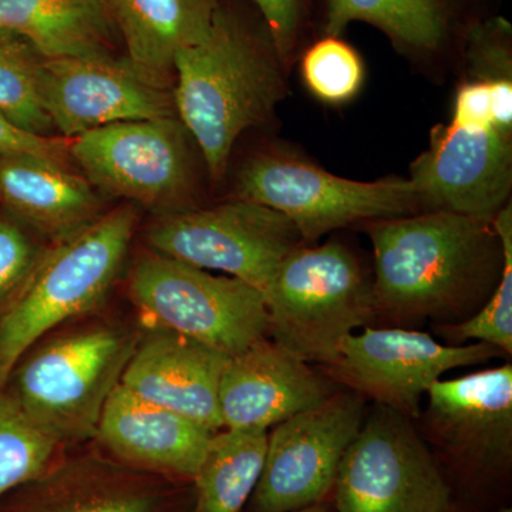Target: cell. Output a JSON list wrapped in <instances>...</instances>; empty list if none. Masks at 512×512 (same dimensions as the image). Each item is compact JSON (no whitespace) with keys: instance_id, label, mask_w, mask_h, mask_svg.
I'll list each match as a JSON object with an SVG mask.
<instances>
[{"instance_id":"1","label":"cell","mask_w":512,"mask_h":512,"mask_svg":"<svg viewBox=\"0 0 512 512\" xmlns=\"http://www.w3.org/2000/svg\"><path fill=\"white\" fill-rule=\"evenodd\" d=\"M363 225L375 255L376 326L457 325L497 289L503 248L493 221L431 211Z\"/></svg>"},{"instance_id":"2","label":"cell","mask_w":512,"mask_h":512,"mask_svg":"<svg viewBox=\"0 0 512 512\" xmlns=\"http://www.w3.org/2000/svg\"><path fill=\"white\" fill-rule=\"evenodd\" d=\"M269 32L220 5L207 35L174 60L175 114L200 147L214 183L227 173L239 136L265 123L286 87Z\"/></svg>"},{"instance_id":"3","label":"cell","mask_w":512,"mask_h":512,"mask_svg":"<svg viewBox=\"0 0 512 512\" xmlns=\"http://www.w3.org/2000/svg\"><path fill=\"white\" fill-rule=\"evenodd\" d=\"M414 420L450 491V512L512 507V365L440 379Z\"/></svg>"},{"instance_id":"4","label":"cell","mask_w":512,"mask_h":512,"mask_svg":"<svg viewBox=\"0 0 512 512\" xmlns=\"http://www.w3.org/2000/svg\"><path fill=\"white\" fill-rule=\"evenodd\" d=\"M136 224L133 205L114 208L43 252L0 315V389L39 340L103 301L123 266Z\"/></svg>"},{"instance_id":"5","label":"cell","mask_w":512,"mask_h":512,"mask_svg":"<svg viewBox=\"0 0 512 512\" xmlns=\"http://www.w3.org/2000/svg\"><path fill=\"white\" fill-rule=\"evenodd\" d=\"M136 345L133 333L106 322L55 330L19 360L10 393L60 446L93 439Z\"/></svg>"},{"instance_id":"6","label":"cell","mask_w":512,"mask_h":512,"mask_svg":"<svg viewBox=\"0 0 512 512\" xmlns=\"http://www.w3.org/2000/svg\"><path fill=\"white\" fill-rule=\"evenodd\" d=\"M264 298L268 338L313 366L328 365L343 339L376 326L372 282L355 254L335 241L286 256Z\"/></svg>"},{"instance_id":"7","label":"cell","mask_w":512,"mask_h":512,"mask_svg":"<svg viewBox=\"0 0 512 512\" xmlns=\"http://www.w3.org/2000/svg\"><path fill=\"white\" fill-rule=\"evenodd\" d=\"M237 198L284 215L306 245L335 229L420 211L410 180H346L281 153L256 154L242 165Z\"/></svg>"},{"instance_id":"8","label":"cell","mask_w":512,"mask_h":512,"mask_svg":"<svg viewBox=\"0 0 512 512\" xmlns=\"http://www.w3.org/2000/svg\"><path fill=\"white\" fill-rule=\"evenodd\" d=\"M130 292L158 328L198 340L229 357L268 338L264 295L231 276L151 252L134 265Z\"/></svg>"},{"instance_id":"9","label":"cell","mask_w":512,"mask_h":512,"mask_svg":"<svg viewBox=\"0 0 512 512\" xmlns=\"http://www.w3.org/2000/svg\"><path fill=\"white\" fill-rule=\"evenodd\" d=\"M332 503L335 512H450V491L414 420L369 403Z\"/></svg>"},{"instance_id":"10","label":"cell","mask_w":512,"mask_h":512,"mask_svg":"<svg viewBox=\"0 0 512 512\" xmlns=\"http://www.w3.org/2000/svg\"><path fill=\"white\" fill-rule=\"evenodd\" d=\"M153 252L231 276L264 295L282 261L302 245L278 211L248 200L168 212L147 232Z\"/></svg>"},{"instance_id":"11","label":"cell","mask_w":512,"mask_h":512,"mask_svg":"<svg viewBox=\"0 0 512 512\" xmlns=\"http://www.w3.org/2000/svg\"><path fill=\"white\" fill-rule=\"evenodd\" d=\"M504 356L487 343L447 345L420 329L367 326L343 339L332 362L316 367L340 389L416 420L430 387L446 373Z\"/></svg>"},{"instance_id":"12","label":"cell","mask_w":512,"mask_h":512,"mask_svg":"<svg viewBox=\"0 0 512 512\" xmlns=\"http://www.w3.org/2000/svg\"><path fill=\"white\" fill-rule=\"evenodd\" d=\"M369 403L338 389L268 431L264 470L242 512H295L332 498L340 461Z\"/></svg>"},{"instance_id":"13","label":"cell","mask_w":512,"mask_h":512,"mask_svg":"<svg viewBox=\"0 0 512 512\" xmlns=\"http://www.w3.org/2000/svg\"><path fill=\"white\" fill-rule=\"evenodd\" d=\"M419 210L493 221L510 198L512 134L490 110L453 107L450 123L431 133L429 150L412 164Z\"/></svg>"},{"instance_id":"14","label":"cell","mask_w":512,"mask_h":512,"mask_svg":"<svg viewBox=\"0 0 512 512\" xmlns=\"http://www.w3.org/2000/svg\"><path fill=\"white\" fill-rule=\"evenodd\" d=\"M180 120H131L86 131L70 141V158L93 187L153 210H187L194 177Z\"/></svg>"},{"instance_id":"15","label":"cell","mask_w":512,"mask_h":512,"mask_svg":"<svg viewBox=\"0 0 512 512\" xmlns=\"http://www.w3.org/2000/svg\"><path fill=\"white\" fill-rule=\"evenodd\" d=\"M40 100L62 137L131 120L171 119L173 90L137 70L126 57L40 60Z\"/></svg>"},{"instance_id":"16","label":"cell","mask_w":512,"mask_h":512,"mask_svg":"<svg viewBox=\"0 0 512 512\" xmlns=\"http://www.w3.org/2000/svg\"><path fill=\"white\" fill-rule=\"evenodd\" d=\"M0 512H192L191 483L143 473L106 454L60 458L5 495Z\"/></svg>"},{"instance_id":"17","label":"cell","mask_w":512,"mask_h":512,"mask_svg":"<svg viewBox=\"0 0 512 512\" xmlns=\"http://www.w3.org/2000/svg\"><path fill=\"white\" fill-rule=\"evenodd\" d=\"M338 389L319 367L264 338L228 359L218 392L222 426L269 431Z\"/></svg>"},{"instance_id":"18","label":"cell","mask_w":512,"mask_h":512,"mask_svg":"<svg viewBox=\"0 0 512 512\" xmlns=\"http://www.w3.org/2000/svg\"><path fill=\"white\" fill-rule=\"evenodd\" d=\"M229 356L173 330L138 340L121 386L217 433L222 426L218 392Z\"/></svg>"},{"instance_id":"19","label":"cell","mask_w":512,"mask_h":512,"mask_svg":"<svg viewBox=\"0 0 512 512\" xmlns=\"http://www.w3.org/2000/svg\"><path fill=\"white\" fill-rule=\"evenodd\" d=\"M212 431L119 386L107 400L96 439L107 457L143 473L191 483Z\"/></svg>"},{"instance_id":"20","label":"cell","mask_w":512,"mask_h":512,"mask_svg":"<svg viewBox=\"0 0 512 512\" xmlns=\"http://www.w3.org/2000/svg\"><path fill=\"white\" fill-rule=\"evenodd\" d=\"M0 202L20 222L53 241L101 215L93 185L67 163L37 156H0Z\"/></svg>"},{"instance_id":"21","label":"cell","mask_w":512,"mask_h":512,"mask_svg":"<svg viewBox=\"0 0 512 512\" xmlns=\"http://www.w3.org/2000/svg\"><path fill=\"white\" fill-rule=\"evenodd\" d=\"M127 47L128 62L160 86L174 77L184 47L207 35L220 0H103Z\"/></svg>"},{"instance_id":"22","label":"cell","mask_w":512,"mask_h":512,"mask_svg":"<svg viewBox=\"0 0 512 512\" xmlns=\"http://www.w3.org/2000/svg\"><path fill=\"white\" fill-rule=\"evenodd\" d=\"M111 30L103 0H0V32L43 59L111 56Z\"/></svg>"},{"instance_id":"23","label":"cell","mask_w":512,"mask_h":512,"mask_svg":"<svg viewBox=\"0 0 512 512\" xmlns=\"http://www.w3.org/2000/svg\"><path fill=\"white\" fill-rule=\"evenodd\" d=\"M268 431L222 429L191 481L192 512H242L264 470Z\"/></svg>"},{"instance_id":"24","label":"cell","mask_w":512,"mask_h":512,"mask_svg":"<svg viewBox=\"0 0 512 512\" xmlns=\"http://www.w3.org/2000/svg\"><path fill=\"white\" fill-rule=\"evenodd\" d=\"M353 22L370 23L397 45L426 52L443 42L447 12L443 0H326V36L339 37Z\"/></svg>"},{"instance_id":"25","label":"cell","mask_w":512,"mask_h":512,"mask_svg":"<svg viewBox=\"0 0 512 512\" xmlns=\"http://www.w3.org/2000/svg\"><path fill=\"white\" fill-rule=\"evenodd\" d=\"M60 447L33 423L12 393L0 389V500L55 466Z\"/></svg>"},{"instance_id":"26","label":"cell","mask_w":512,"mask_h":512,"mask_svg":"<svg viewBox=\"0 0 512 512\" xmlns=\"http://www.w3.org/2000/svg\"><path fill=\"white\" fill-rule=\"evenodd\" d=\"M503 248L501 278L491 298L470 319L457 325L431 326L447 345L487 343L512 356V207L510 202L493 218Z\"/></svg>"},{"instance_id":"27","label":"cell","mask_w":512,"mask_h":512,"mask_svg":"<svg viewBox=\"0 0 512 512\" xmlns=\"http://www.w3.org/2000/svg\"><path fill=\"white\" fill-rule=\"evenodd\" d=\"M40 60L28 43L0 36V113L23 130L49 136L55 127L40 100Z\"/></svg>"},{"instance_id":"28","label":"cell","mask_w":512,"mask_h":512,"mask_svg":"<svg viewBox=\"0 0 512 512\" xmlns=\"http://www.w3.org/2000/svg\"><path fill=\"white\" fill-rule=\"evenodd\" d=\"M302 74L306 86L326 103H345L363 82L359 55L339 37L326 36L305 53Z\"/></svg>"},{"instance_id":"29","label":"cell","mask_w":512,"mask_h":512,"mask_svg":"<svg viewBox=\"0 0 512 512\" xmlns=\"http://www.w3.org/2000/svg\"><path fill=\"white\" fill-rule=\"evenodd\" d=\"M26 227L0 218V305H8L45 252Z\"/></svg>"},{"instance_id":"30","label":"cell","mask_w":512,"mask_h":512,"mask_svg":"<svg viewBox=\"0 0 512 512\" xmlns=\"http://www.w3.org/2000/svg\"><path fill=\"white\" fill-rule=\"evenodd\" d=\"M72 138L39 136L0 113V156H37L67 163Z\"/></svg>"},{"instance_id":"31","label":"cell","mask_w":512,"mask_h":512,"mask_svg":"<svg viewBox=\"0 0 512 512\" xmlns=\"http://www.w3.org/2000/svg\"><path fill=\"white\" fill-rule=\"evenodd\" d=\"M264 16L282 62L289 59L296 45L302 0H252Z\"/></svg>"},{"instance_id":"32","label":"cell","mask_w":512,"mask_h":512,"mask_svg":"<svg viewBox=\"0 0 512 512\" xmlns=\"http://www.w3.org/2000/svg\"><path fill=\"white\" fill-rule=\"evenodd\" d=\"M295 512H335V508H333L332 498H330V500L323 501V503L311 505V507Z\"/></svg>"},{"instance_id":"33","label":"cell","mask_w":512,"mask_h":512,"mask_svg":"<svg viewBox=\"0 0 512 512\" xmlns=\"http://www.w3.org/2000/svg\"><path fill=\"white\" fill-rule=\"evenodd\" d=\"M498 512H512V507L504 508V510Z\"/></svg>"}]
</instances>
